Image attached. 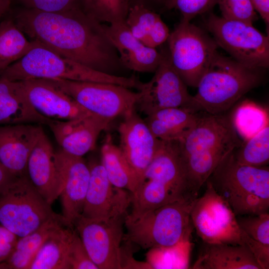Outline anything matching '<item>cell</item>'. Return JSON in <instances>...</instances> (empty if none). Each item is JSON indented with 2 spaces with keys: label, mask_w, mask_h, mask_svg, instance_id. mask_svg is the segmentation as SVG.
Listing matches in <instances>:
<instances>
[{
  "label": "cell",
  "mask_w": 269,
  "mask_h": 269,
  "mask_svg": "<svg viewBox=\"0 0 269 269\" xmlns=\"http://www.w3.org/2000/svg\"><path fill=\"white\" fill-rule=\"evenodd\" d=\"M10 16L31 40L65 57L113 75L128 70L103 23L81 8L47 12L19 7Z\"/></svg>",
  "instance_id": "1"
},
{
  "label": "cell",
  "mask_w": 269,
  "mask_h": 269,
  "mask_svg": "<svg viewBox=\"0 0 269 269\" xmlns=\"http://www.w3.org/2000/svg\"><path fill=\"white\" fill-rule=\"evenodd\" d=\"M242 141L234 128L231 113L213 115L202 112L196 125L179 141L192 196L197 197L219 163Z\"/></svg>",
  "instance_id": "2"
},
{
  "label": "cell",
  "mask_w": 269,
  "mask_h": 269,
  "mask_svg": "<svg viewBox=\"0 0 269 269\" xmlns=\"http://www.w3.org/2000/svg\"><path fill=\"white\" fill-rule=\"evenodd\" d=\"M263 70L247 67L217 52L193 96L199 110L213 115L227 113L263 82Z\"/></svg>",
  "instance_id": "3"
},
{
  "label": "cell",
  "mask_w": 269,
  "mask_h": 269,
  "mask_svg": "<svg viewBox=\"0 0 269 269\" xmlns=\"http://www.w3.org/2000/svg\"><path fill=\"white\" fill-rule=\"evenodd\" d=\"M207 181L228 203L236 216L269 211V168L267 166L241 164L235 160L232 150L221 161Z\"/></svg>",
  "instance_id": "4"
},
{
  "label": "cell",
  "mask_w": 269,
  "mask_h": 269,
  "mask_svg": "<svg viewBox=\"0 0 269 269\" xmlns=\"http://www.w3.org/2000/svg\"><path fill=\"white\" fill-rule=\"evenodd\" d=\"M1 73L11 81L62 79L111 83L135 89L139 83V79L134 75L127 77L97 71L65 57L38 41L26 55Z\"/></svg>",
  "instance_id": "5"
},
{
  "label": "cell",
  "mask_w": 269,
  "mask_h": 269,
  "mask_svg": "<svg viewBox=\"0 0 269 269\" xmlns=\"http://www.w3.org/2000/svg\"><path fill=\"white\" fill-rule=\"evenodd\" d=\"M196 199L176 201L136 216L127 214L124 238L145 249H170L188 241Z\"/></svg>",
  "instance_id": "6"
},
{
  "label": "cell",
  "mask_w": 269,
  "mask_h": 269,
  "mask_svg": "<svg viewBox=\"0 0 269 269\" xmlns=\"http://www.w3.org/2000/svg\"><path fill=\"white\" fill-rule=\"evenodd\" d=\"M172 67L187 86L197 87L218 45L205 30L190 21H180L166 41Z\"/></svg>",
  "instance_id": "7"
},
{
  "label": "cell",
  "mask_w": 269,
  "mask_h": 269,
  "mask_svg": "<svg viewBox=\"0 0 269 269\" xmlns=\"http://www.w3.org/2000/svg\"><path fill=\"white\" fill-rule=\"evenodd\" d=\"M27 175L18 178L0 196V224L18 237L34 231L57 214Z\"/></svg>",
  "instance_id": "8"
},
{
  "label": "cell",
  "mask_w": 269,
  "mask_h": 269,
  "mask_svg": "<svg viewBox=\"0 0 269 269\" xmlns=\"http://www.w3.org/2000/svg\"><path fill=\"white\" fill-rule=\"evenodd\" d=\"M205 183V192L195 200L190 211L198 236L208 244L245 245L249 236L239 226L230 206L209 182Z\"/></svg>",
  "instance_id": "9"
},
{
  "label": "cell",
  "mask_w": 269,
  "mask_h": 269,
  "mask_svg": "<svg viewBox=\"0 0 269 269\" xmlns=\"http://www.w3.org/2000/svg\"><path fill=\"white\" fill-rule=\"evenodd\" d=\"M205 24L218 46L231 58L250 68H269V35H264L253 24L228 20L213 13Z\"/></svg>",
  "instance_id": "10"
},
{
  "label": "cell",
  "mask_w": 269,
  "mask_h": 269,
  "mask_svg": "<svg viewBox=\"0 0 269 269\" xmlns=\"http://www.w3.org/2000/svg\"><path fill=\"white\" fill-rule=\"evenodd\" d=\"M91 114L112 121L135 109L138 91L114 84L47 79Z\"/></svg>",
  "instance_id": "11"
},
{
  "label": "cell",
  "mask_w": 269,
  "mask_h": 269,
  "mask_svg": "<svg viewBox=\"0 0 269 269\" xmlns=\"http://www.w3.org/2000/svg\"><path fill=\"white\" fill-rule=\"evenodd\" d=\"M162 61L148 82H141L137 91L139 96L135 108L148 116L165 108H180L201 112L187 90V86L174 70L168 49L162 50Z\"/></svg>",
  "instance_id": "12"
},
{
  "label": "cell",
  "mask_w": 269,
  "mask_h": 269,
  "mask_svg": "<svg viewBox=\"0 0 269 269\" xmlns=\"http://www.w3.org/2000/svg\"><path fill=\"white\" fill-rule=\"evenodd\" d=\"M125 217L98 220L81 215L73 222L89 257L98 269L125 268L121 243L125 236Z\"/></svg>",
  "instance_id": "13"
},
{
  "label": "cell",
  "mask_w": 269,
  "mask_h": 269,
  "mask_svg": "<svg viewBox=\"0 0 269 269\" xmlns=\"http://www.w3.org/2000/svg\"><path fill=\"white\" fill-rule=\"evenodd\" d=\"M88 165L90 178L81 215L98 220L125 217L131 193L113 186L101 162L93 161Z\"/></svg>",
  "instance_id": "14"
},
{
  "label": "cell",
  "mask_w": 269,
  "mask_h": 269,
  "mask_svg": "<svg viewBox=\"0 0 269 269\" xmlns=\"http://www.w3.org/2000/svg\"><path fill=\"white\" fill-rule=\"evenodd\" d=\"M123 118L118 128L119 147L139 185L143 180L144 172L156 154L160 140L153 135L135 109Z\"/></svg>",
  "instance_id": "15"
},
{
  "label": "cell",
  "mask_w": 269,
  "mask_h": 269,
  "mask_svg": "<svg viewBox=\"0 0 269 269\" xmlns=\"http://www.w3.org/2000/svg\"><path fill=\"white\" fill-rule=\"evenodd\" d=\"M15 82L33 109L47 119L66 121L92 114L47 79Z\"/></svg>",
  "instance_id": "16"
},
{
  "label": "cell",
  "mask_w": 269,
  "mask_h": 269,
  "mask_svg": "<svg viewBox=\"0 0 269 269\" xmlns=\"http://www.w3.org/2000/svg\"><path fill=\"white\" fill-rule=\"evenodd\" d=\"M61 188L62 215L69 223L81 215L90 178V169L82 157L62 149L56 151Z\"/></svg>",
  "instance_id": "17"
},
{
  "label": "cell",
  "mask_w": 269,
  "mask_h": 269,
  "mask_svg": "<svg viewBox=\"0 0 269 269\" xmlns=\"http://www.w3.org/2000/svg\"><path fill=\"white\" fill-rule=\"evenodd\" d=\"M111 122L91 114L70 120H52L47 126L61 149L70 154L82 157L95 148L99 134Z\"/></svg>",
  "instance_id": "18"
},
{
  "label": "cell",
  "mask_w": 269,
  "mask_h": 269,
  "mask_svg": "<svg viewBox=\"0 0 269 269\" xmlns=\"http://www.w3.org/2000/svg\"><path fill=\"white\" fill-rule=\"evenodd\" d=\"M42 125L23 123L0 126V161L13 175H27L30 153L43 130Z\"/></svg>",
  "instance_id": "19"
},
{
  "label": "cell",
  "mask_w": 269,
  "mask_h": 269,
  "mask_svg": "<svg viewBox=\"0 0 269 269\" xmlns=\"http://www.w3.org/2000/svg\"><path fill=\"white\" fill-rule=\"evenodd\" d=\"M26 171L34 187L51 205L59 196L61 184L56 151L44 130L30 153Z\"/></svg>",
  "instance_id": "20"
},
{
  "label": "cell",
  "mask_w": 269,
  "mask_h": 269,
  "mask_svg": "<svg viewBox=\"0 0 269 269\" xmlns=\"http://www.w3.org/2000/svg\"><path fill=\"white\" fill-rule=\"evenodd\" d=\"M103 26L128 70L154 72L162 61V50L159 51L144 45L133 35L125 21L103 24Z\"/></svg>",
  "instance_id": "21"
},
{
  "label": "cell",
  "mask_w": 269,
  "mask_h": 269,
  "mask_svg": "<svg viewBox=\"0 0 269 269\" xmlns=\"http://www.w3.org/2000/svg\"><path fill=\"white\" fill-rule=\"evenodd\" d=\"M144 179L158 181L185 198H196L189 189L178 140H160L156 154L144 172Z\"/></svg>",
  "instance_id": "22"
},
{
  "label": "cell",
  "mask_w": 269,
  "mask_h": 269,
  "mask_svg": "<svg viewBox=\"0 0 269 269\" xmlns=\"http://www.w3.org/2000/svg\"><path fill=\"white\" fill-rule=\"evenodd\" d=\"M194 269H262L245 245L203 243Z\"/></svg>",
  "instance_id": "23"
},
{
  "label": "cell",
  "mask_w": 269,
  "mask_h": 269,
  "mask_svg": "<svg viewBox=\"0 0 269 269\" xmlns=\"http://www.w3.org/2000/svg\"><path fill=\"white\" fill-rule=\"evenodd\" d=\"M51 120L37 113L16 82L7 80L0 72V126L23 123L47 125Z\"/></svg>",
  "instance_id": "24"
},
{
  "label": "cell",
  "mask_w": 269,
  "mask_h": 269,
  "mask_svg": "<svg viewBox=\"0 0 269 269\" xmlns=\"http://www.w3.org/2000/svg\"><path fill=\"white\" fill-rule=\"evenodd\" d=\"M202 113L180 108H168L151 113L144 120L156 138L162 140L180 141L196 125Z\"/></svg>",
  "instance_id": "25"
},
{
  "label": "cell",
  "mask_w": 269,
  "mask_h": 269,
  "mask_svg": "<svg viewBox=\"0 0 269 269\" xmlns=\"http://www.w3.org/2000/svg\"><path fill=\"white\" fill-rule=\"evenodd\" d=\"M125 23L133 35L149 47L160 46L170 34L158 12L139 4L130 3Z\"/></svg>",
  "instance_id": "26"
},
{
  "label": "cell",
  "mask_w": 269,
  "mask_h": 269,
  "mask_svg": "<svg viewBox=\"0 0 269 269\" xmlns=\"http://www.w3.org/2000/svg\"><path fill=\"white\" fill-rule=\"evenodd\" d=\"M67 222H68L62 215L57 214L34 231L23 237H18L13 251L9 257L0 264V269H28L47 237Z\"/></svg>",
  "instance_id": "27"
},
{
  "label": "cell",
  "mask_w": 269,
  "mask_h": 269,
  "mask_svg": "<svg viewBox=\"0 0 269 269\" xmlns=\"http://www.w3.org/2000/svg\"><path fill=\"white\" fill-rule=\"evenodd\" d=\"M76 232L65 223L53 231L39 249L28 269H69L68 253Z\"/></svg>",
  "instance_id": "28"
},
{
  "label": "cell",
  "mask_w": 269,
  "mask_h": 269,
  "mask_svg": "<svg viewBox=\"0 0 269 269\" xmlns=\"http://www.w3.org/2000/svg\"><path fill=\"white\" fill-rule=\"evenodd\" d=\"M132 211L136 216L173 202L187 199L167 186L155 180L144 179L131 193Z\"/></svg>",
  "instance_id": "29"
},
{
  "label": "cell",
  "mask_w": 269,
  "mask_h": 269,
  "mask_svg": "<svg viewBox=\"0 0 269 269\" xmlns=\"http://www.w3.org/2000/svg\"><path fill=\"white\" fill-rule=\"evenodd\" d=\"M101 161L108 178L116 187L131 193L138 185L137 180L119 146L108 138L101 149Z\"/></svg>",
  "instance_id": "30"
},
{
  "label": "cell",
  "mask_w": 269,
  "mask_h": 269,
  "mask_svg": "<svg viewBox=\"0 0 269 269\" xmlns=\"http://www.w3.org/2000/svg\"><path fill=\"white\" fill-rule=\"evenodd\" d=\"M37 43L27 39L10 15L0 22V72L26 55Z\"/></svg>",
  "instance_id": "31"
},
{
  "label": "cell",
  "mask_w": 269,
  "mask_h": 269,
  "mask_svg": "<svg viewBox=\"0 0 269 269\" xmlns=\"http://www.w3.org/2000/svg\"><path fill=\"white\" fill-rule=\"evenodd\" d=\"M232 123L242 140L253 136L269 126L268 111L254 102L246 100L231 113Z\"/></svg>",
  "instance_id": "32"
},
{
  "label": "cell",
  "mask_w": 269,
  "mask_h": 269,
  "mask_svg": "<svg viewBox=\"0 0 269 269\" xmlns=\"http://www.w3.org/2000/svg\"><path fill=\"white\" fill-rule=\"evenodd\" d=\"M232 152L235 160L241 164L254 167L267 166L269 163V126L243 140Z\"/></svg>",
  "instance_id": "33"
},
{
  "label": "cell",
  "mask_w": 269,
  "mask_h": 269,
  "mask_svg": "<svg viewBox=\"0 0 269 269\" xmlns=\"http://www.w3.org/2000/svg\"><path fill=\"white\" fill-rule=\"evenodd\" d=\"M129 7L130 0H82L84 11L102 23L125 21Z\"/></svg>",
  "instance_id": "34"
},
{
  "label": "cell",
  "mask_w": 269,
  "mask_h": 269,
  "mask_svg": "<svg viewBox=\"0 0 269 269\" xmlns=\"http://www.w3.org/2000/svg\"><path fill=\"white\" fill-rule=\"evenodd\" d=\"M223 18L253 24L258 18L250 0H217Z\"/></svg>",
  "instance_id": "35"
},
{
  "label": "cell",
  "mask_w": 269,
  "mask_h": 269,
  "mask_svg": "<svg viewBox=\"0 0 269 269\" xmlns=\"http://www.w3.org/2000/svg\"><path fill=\"white\" fill-rule=\"evenodd\" d=\"M238 223L254 240L269 246V212L251 215L236 216Z\"/></svg>",
  "instance_id": "36"
},
{
  "label": "cell",
  "mask_w": 269,
  "mask_h": 269,
  "mask_svg": "<svg viewBox=\"0 0 269 269\" xmlns=\"http://www.w3.org/2000/svg\"><path fill=\"white\" fill-rule=\"evenodd\" d=\"M217 0H167L164 8L178 10L181 15L180 20L190 21L198 15L210 9Z\"/></svg>",
  "instance_id": "37"
},
{
  "label": "cell",
  "mask_w": 269,
  "mask_h": 269,
  "mask_svg": "<svg viewBox=\"0 0 269 269\" xmlns=\"http://www.w3.org/2000/svg\"><path fill=\"white\" fill-rule=\"evenodd\" d=\"M19 7L42 11L54 12L82 8V0H13Z\"/></svg>",
  "instance_id": "38"
},
{
  "label": "cell",
  "mask_w": 269,
  "mask_h": 269,
  "mask_svg": "<svg viewBox=\"0 0 269 269\" xmlns=\"http://www.w3.org/2000/svg\"><path fill=\"white\" fill-rule=\"evenodd\" d=\"M68 260L69 269H98L89 257L76 230L70 244Z\"/></svg>",
  "instance_id": "39"
},
{
  "label": "cell",
  "mask_w": 269,
  "mask_h": 269,
  "mask_svg": "<svg viewBox=\"0 0 269 269\" xmlns=\"http://www.w3.org/2000/svg\"><path fill=\"white\" fill-rule=\"evenodd\" d=\"M18 238L16 235L0 224V264L10 255Z\"/></svg>",
  "instance_id": "40"
},
{
  "label": "cell",
  "mask_w": 269,
  "mask_h": 269,
  "mask_svg": "<svg viewBox=\"0 0 269 269\" xmlns=\"http://www.w3.org/2000/svg\"><path fill=\"white\" fill-rule=\"evenodd\" d=\"M18 178L10 172L0 161V196Z\"/></svg>",
  "instance_id": "41"
},
{
  "label": "cell",
  "mask_w": 269,
  "mask_h": 269,
  "mask_svg": "<svg viewBox=\"0 0 269 269\" xmlns=\"http://www.w3.org/2000/svg\"><path fill=\"white\" fill-rule=\"evenodd\" d=\"M256 11L264 20L268 29L269 26V0H250Z\"/></svg>",
  "instance_id": "42"
},
{
  "label": "cell",
  "mask_w": 269,
  "mask_h": 269,
  "mask_svg": "<svg viewBox=\"0 0 269 269\" xmlns=\"http://www.w3.org/2000/svg\"><path fill=\"white\" fill-rule=\"evenodd\" d=\"M167 0H130V3H136L157 12V10L164 7Z\"/></svg>",
  "instance_id": "43"
},
{
  "label": "cell",
  "mask_w": 269,
  "mask_h": 269,
  "mask_svg": "<svg viewBox=\"0 0 269 269\" xmlns=\"http://www.w3.org/2000/svg\"><path fill=\"white\" fill-rule=\"evenodd\" d=\"M13 0H0V19L9 10Z\"/></svg>",
  "instance_id": "44"
}]
</instances>
